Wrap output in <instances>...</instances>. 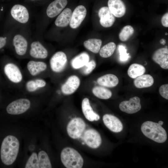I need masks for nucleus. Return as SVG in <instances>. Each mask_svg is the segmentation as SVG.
I'll list each match as a JSON object with an SVG mask.
<instances>
[{
	"label": "nucleus",
	"mask_w": 168,
	"mask_h": 168,
	"mask_svg": "<svg viewBox=\"0 0 168 168\" xmlns=\"http://www.w3.org/2000/svg\"><path fill=\"white\" fill-rule=\"evenodd\" d=\"M19 148V142L16 138L11 135L6 137L1 148V158L2 162L7 165L13 164L17 157Z\"/></svg>",
	"instance_id": "nucleus-1"
},
{
	"label": "nucleus",
	"mask_w": 168,
	"mask_h": 168,
	"mask_svg": "<svg viewBox=\"0 0 168 168\" xmlns=\"http://www.w3.org/2000/svg\"><path fill=\"white\" fill-rule=\"evenodd\" d=\"M141 130L145 136L157 142L163 143L167 139L166 131L158 123L151 121L144 122L141 125Z\"/></svg>",
	"instance_id": "nucleus-2"
},
{
	"label": "nucleus",
	"mask_w": 168,
	"mask_h": 168,
	"mask_svg": "<svg viewBox=\"0 0 168 168\" xmlns=\"http://www.w3.org/2000/svg\"><path fill=\"white\" fill-rule=\"evenodd\" d=\"M61 161L67 168H81L84 163L80 154L74 149L66 147L62 151L60 155Z\"/></svg>",
	"instance_id": "nucleus-3"
},
{
	"label": "nucleus",
	"mask_w": 168,
	"mask_h": 168,
	"mask_svg": "<svg viewBox=\"0 0 168 168\" xmlns=\"http://www.w3.org/2000/svg\"><path fill=\"white\" fill-rule=\"evenodd\" d=\"M85 128V123L82 119L75 118L68 123L67 128V133L71 138L77 139L81 136Z\"/></svg>",
	"instance_id": "nucleus-4"
},
{
	"label": "nucleus",
	"mask_w": 168,
	"mask_h": 168,
	"mask_svg": "<svg viewBox=\"0 0 168 168\" xmlns=\"http://www.w3.org/2000/svg\"><path fill=\"white\" fill-rule=\"evenodd\" d=\"M30 102L28 99L21 98L15 100L10 103L6 108L7 113L11 114H22L30 108Z\"/></svg>",
	"instance_id": "nucleus-5"
},
{
	"label": "nucleus",
	"mask_w": 168,
	"mask_h": 168,
	"mask_svg": "<svg viewBox=\"0 0 168 168\" xmlns=\"http://www.w3.org/2000/svg\"><path fill=\"white\" fill-rule=\"evenodd\" d=\"M67 62L66 54L62 51L56 53L50 60L51 68L53 71L59 72L65 68Z\"/></svg>",
	"instance_id": "nucleus-6"
},
{
	"label": "nucleus",
	"mask_w": 168,
	"mask_h": 168,
	"mask_svg": "<svg viewBox=\"0 0 168 168\" xmlns=\"http://www.w3.org/2000/svg\"><path fill=\"white\" fill-rule=\"evenodd\" d=\"M83 138L86 144L92 148H98L101 143L102 139L100 133L94 129L86 130L84 133Z\"/></svg>",
	"instance_id": "nucleus-7"
},
{
	"label": "nucleus",
	"mask_w": 168,
	"mask_h": 168,
	"mask_svg": "<svg viewBox=\"0 0 168 168\" xmlns=\"http://www.w3.org/2000/svg\"><path fill=\"white\" fill-rule=\"evenodd\" d=\"M119 108L122 111L127 114L136 113L141 108L140 99L138 96H134L129 100L122 101L119 104Z\"/></svg>",
	"instance_id": "nucleus-8"
},
{
	"label": "nucleus",
	"mask_w": 168,
	"mask_h": 168,
	"mask_svg": "<svg viewBox=\"0 0 168 168\" xmlns=\"http://www.w3.org/2000/svg\"><path fill=\"white\" fill-rule=\"evenodd\" d=\"M86 15V10L83 5L77 7L72 14L69 23L70 27L72 29L78 27L84 19Z\"/></svg>",
	"instance_id": "nucleus-9"
},
{
	"label": "nucleus",
	"mask_w": 168,
	"mask_h": 168,
	"mask_svg": "<svg viewBox=\"0 0 168 168\" xmlns=\"http://www.w3.org/2000/svg\"><path fill=\"white\" fill-rule=\"evenodd\" d=\"M4 72L9 79L15 83L20 82L22 79V73L18 67L15 64L9 63L4 68Z\"/></svg>",
	"instance_id": "nucleus-10"
},
{
	"label": "nucleus",
	"mask_w": 168,
	"mask_h": 168,
	"mask_svg": "<svg viewBox=\"0 0 168 168\" xmlns=\"http://www.w3.org/2000/svg\"><path fill=\"white\" fill-rule=\"evenodd\" d=\"M103 120L106 127L113 132L119 133L123 130V125L121 122L113 115L105 114L103 116Z\"/></svg>",
	"instance_id": "nucleus-11"
},
{
	"label": "nucleus",
	"mask_w": 168,
	"mask_h": 168,
	"mask_svg": "<svg viewBox=\"0 0 168 168\" xmlns=\"http://www.w3.org/2000/svg\"><path fill=\"white\" fill-rule=\"evenodd\" d=\"M152 58L162 68L168 69V49L166 48H160L153 53Z\"/></svg>",
	"instance_id": "nucleus-12"
},
{
	"label": "nucleus",
	"mask_w": 168,
	"mask_h": 168,
	"mask_svg": "<svg viewBox=\"0 0 168 168\" xmlns=\"http://www.w3.org/2000/svg\"><path fill=\"white\" fill-rule=\"evenodd\" d=\"M12 17L18 21L22 23H26L29 18V14L26 8L21 5H14L11 11Z\"/></svg>",
	"instance_id": "nucleus-13"
},
{
	"label": "nucleus",
	"mask_w": 168,
	"mask_h": 168,
	"mask_svg": "<svg viewBox=\"0 0 168 168\" xmlns=\"http://www.w3.org/2000/svg\"><path fill=\"white\" fill-rule=\"evenodd\" d=\"M98 14L100 18V23L104 27H110L115 22V17L108 7H101L99 10Z\"/></svg>",
	"instance_id": "nucleus-14"
},
{
	"label": "nucleus",
	"mask_w": 168,
	"mask_h": 168,
	"mask_svg": "<svg viewBox=\"0 0 168 168\" xmlns=\"http://www.w3.org/2000/svg\"><path fill=\"white\" fill-rule=\"evenodd\" d=\"M80 83V79L76 75L71 76L62 85V91L65 95L72 94L78 88Z\"/></svg>",
	"instance_id": "nucleus-15"
},
{
	"label": "nucleus",
	"mask_w": 168,
	"mask_h": 168,
	"mask_svg": "<svg viewBox=\"0 0 168 168\" xmlns=\"http://www.w3.org/2000/svg\"><path fill=\"white\" fill-rule=\"evenodd\" d=\"M68 3L67 0H55L48 6L47 15L49 17H54L59 14L65 8Z\"/></svg>",
	"instance_id": "nucleus-16"
},
{
	"label": "nucleus",
	"mask_w": 168,
	"mask_h": 168,
	"mask_svg": "<svg viewBox=\"0 0 168 168\" xmlns=\"http://www.w3.org/2000/svg\"><path fill=\"white\" fill-rule=\"evenodd\" d=\"M108 7L114 16L121 17L126 12L125 5L121 0H109Z\"/></svg>",
	"instance_id": "nucleus-17"
},
{
	"label": "nucleus",
	"mask_w": 168,
	"mask_h": 168,
	"mask_svg": "<svg viewBox=\"0 0 168 168\" xmlns=\"http://www.w3.org/2000/svg\"><path fill=\"white\" fill-rule=\"evenodd\" d=\"M82 108L85 117L89 121L92 122L97 121L100 119V116L93 110L88 98H85L83 100Z\"/></svg>",
	"instance_id": "nucleus-18"
},
{
	"label": "nucleus",
	"mask_w": 168,
	"mask_h": 168,
	"mask_svg": "<svg viewBox=\"0 0 168 168\" xmlns=\"http://www.w3.org/2000/svg\"><path fill=\"white\" fill-rule=\"evenodd\" d=\"M30 54L32 57L37 58L44 59L48 56L47 49L39 41H34L31 44Z\"/></svg>",
	"instance_id": "nucleus-19"
},
{
	"label": "nucleus",
	"mask_w": 168,
	"mask_h": 168,
	"mask_svg": "<svg viewBox=\"0 0 168 168\" xmlns=\"http://www.w3.org/2000/svg\"><path fill=\"white\" fill-rule=\"evenodd\" d=\"M13 42L16 52L18 55H23L26 54L28 43L25 38L21 35H16L13 39Z\"/></svg>",
	"instance_id": "nucleus-20"
},
{
	"label": "nucleus",
	"mask_w": 168,
	"mask_h": 168,
	"mask_svg": "<svg viewBox=\"0 0 168 168\" xmlns=\"http://www.w3.org/2000/svg\"><path fill=\"white\" fill-rule=\"evenodd\" d=\"M119 80L117 77L112 74H108L102 76L97 79V82L100 85L108 87H113L118 84Z\"/></svg>",
	"instance_id": "nucleus-21"
},
{
	"label": "nucleus",
	"mask_w": 168,
	"mask_h": 168,
	"mask_svg": "<svg viewBox=\"0 0 168 168\" xmlns=\"http://www.w3.org/2000/svg\"><path fill=\"white\" fill-rule=\"evenodd\" d=\"M72 14V11L70 9L67 8L64 9L55 20V25L60 27L67 26L70 23Z\"/></svg>",
	"instance_id": "nucleus-22"
},
{
	"label": "nucleus",
	"mask_w": 168,
	"mask_h": 168,
	"mask_svg": "<svg viewBox=\"0 0 168 168\" xmlns=\"http://www.w3.org/2000/svg\"><path fill=\"white\" fill-rule=\"evenodd\" d=\"M154 82V79L151 75L143 74L135 78L134 84L136 87L142 88L150 87L153 85Z\"/></svg>",
	"instance_id": "nucleus-23"
},
{
	"label": "nucleus",
	"mask_w": 168,
	"mask_h": 168,
	"mask_svg": "<svg viewBox=\"0 0 168 168\" xmlns=\"http://www.w3.org/2000/svg\"><path fill=\"white\" fill-rule=\"evenodd\" d=\"M47 67L46 64L41 61H30L27 64V69L31 75L35 76L45 70Z\"/></svg>",
	"instance_id": "nucleus-24"
},
{
	"label": "nucleus",
	"mask_w": 168,
	"mask_h": 168,
	"mask_svg": "<svg viewBox=\"0 0 168 168\" xmlns=\"http://www.w3.org/2000/svg\"><path fill=\"white\" fill-rule=\"evenodd\" d=\"M89 60V56L86 53H82L75 57L71 61V65L73 68L77 69L82 67Z\"/></svg>",
	"instance_id": "nucleus-25"
},
{
	"label": "nucleus",
	"mask_w": 168,
	"mask_h": 168,
	"mask_svg": "<svg viewBox=\"0 0 168 168\" xmlns=\"http://www.w3.org/2000/svg\"><path fill=\"white\" fill-rule=\"evenodd\" d=\"M145 71V68L142 65L138 63H133L129 67L127 73L130 77L135 79L143 75Z\"/></svg>",
	"instance_id": "nucleus-26"
},
{
	"label": "nucleus",
	"mask_w": 168,
	"mask_h": 168,
	"mask_svg": "<svg viewBox=\"0 0 168 168\" xmlns=\"http://www.w3.org/2000/svg\"><path fill=\"white\" fill-rule=\"evenodd\" d=\"M101 40L97 39H91L84 42L85 47L90 51L95 53H98L102 44Z\"/></svg>",
	"instance_id": "nucleus-27"
},
{
	"label": "nucleus",
	"mask_w": 168,
	"mask_h": 168,
	"mask_svg": "<svg viewBox=\"0 0 168 168\" xmlns=\"http://www.w3.org/2000/svg\"><path fill=\"white\" fill-rule=\"evenodd\" d=\"M92 91L96 96L102 99H109L112 96L111 91L102 86L95 87L93 88Z\"/></svg>",
	"instance_id": "nucleus-28"
},
{
	"label": "nucleus",
	"mask_w": 168,
	"mask_h": 168,
	"mask_svg": "<svg viewBox=\"0 0 168 168\" xmlns=\"http://www.w3.org/2000/svg\"><path fill=\"white\" fill-rule=\"evenodd\" d=\"M116 48L115 44L114 42H110L101 48L100 51V55L103 58H108L113 54Z\"/></svg>",
	"instance_id": "nucleus-29"
},
{
	"label": "nucleus",
	"mask_w": 168,
	"mask_h": 168,
	"mask_svg": "<svg viewBox=\"0 0 168 168\" xmlns=\"http://www.w3.org/2000/svg\"><path fill=\"white\" fill-rule=\"evenodd\" d=\"M39 168H51V164L49 156L44 151H41L38 155Z\"/></svg>",
	"instance_id": "nucleus-30"
},
{
	"label": "nucleus",
	"mask_w": 168,
	"mask_h": 168,
	"mask_svg": "<svg viewBox=\"0 0 168 168\" xmlns=\"http://www.w3.org/2000/svg\"><path fill=\"white\" fill-rule=\"evenodd\" d=\"M134 30L131 26L127 25L124 27L119 34V38L122 41H125L133 35Z\"/></svg>",
	"instance_id": "nucleus-31"
},
{
	"label": "nucleus",
	"mask_w": 168,
	"mask_h": 168,
	"mask_svg": "<svg viewBox=\"0 0 168 168\" xmlns=\"http://www.w3.org/2000/svg\"><path fill=\"white\" fill-rule=\"evenodd\" d=\"M26 168H39L37 155L33 152L28 160L25 166Z\"/></svg>",
	"instance_id": "nucleus-32"
},
{
	"label": "nucleus",
	"mask_w": 168,
	"mask_h": 168,
	"mask_svg": "<svg viewBox=\"0 0 168 168\" xmlns=\"http://www.w3.org/2000/svg\"><path fill=\"white\" fill-rule=\"evenodd\" d=\"M96 66V63L94 60L89 61L82 67V73L85 75H88L92 72Z\"/></svg>",
	"instance_id": "nucleus-33"
},
{
	"label": "nucleus",
	"mask_w": 168,
	"mask_h": 168,
	"mask_svg": "<svg viewBox=\"0 0 168 168\" xmlns=\"http://www.w3.org/2000/svg\"><path fill=\"white\" fill-rule=\"evenodd\" d=\"M120 54V59L121 61H126L129 58V54L127 53L126 49L123 45H120L119 47Z\"/></svg>",
	"instance_id": "nucleus-34"
},
{
	"label": "nucleus",
	"mask_w": 168,
	"mask_h": 168,
	"mask_svg": "<svg viewBox=\"0 0 168 168\" xmlns=\"http://www.w3.org/2000/svg\"><path fill=\"white\" fill-rule=\"evenodd\" d=\"M26 88L29 92H32L36 91L38 88L35 80H30L26 83Z\"/></svg>",
	"instance_id": "nucleus-35"
},
{
	"label": "nucleus",
	"mask_w": 168,
	"mask_h": 168,
	"mask_svg": "<svg viewBox=\"0 0 168 168\" xmlns=\"http://www.w3.org/2000/svg\"><path fill=\"white\" fill-rule=\"evenodd\" d=\"M159 93L163 98L168 99V84L161 85L159 88Z\"/></svg>",
	"instance_id": "nucleus-36"
},
{
	"label": "nucleus",
	"mask_w": 168,
	"mask_h": 168,
	"mask_svg": "<svg viewBox=\"0 0 168 168\" xmlns=\"http://www.w3.org/2000/svg\"><path fill=\"white\" fill-rule=\"evenodd\" d=\"M161 22L164 27H168V13L167 12L161 18Z\"/></svg>",
	"instance_id": "nucleus-37"
},
{
	"label": "nucleus",
	"mask_w": 168,
	"mask_h": 168,
	"mask_svg": "<svg viewBox=\"0 0 168 168\" xmlns=\"http://www.w3.org/2000/svg\"><path fill=\"white\" fill-rule=\"evenodd\" d=\"M35 80L38 88L43 87L46 86V82L44 80L37 79Z\"/></svg>",
	"instance_id": "nucleus-38"
},
{
	"label": "nucleus",
	"mask_w": 168,
	"mask_h": 168,
	"mask_svg": "<svg viewBox=\"0 0 168 168\" xmlns=\"http://www.w3.org/2000/svg\"><path fill=\"white\" fill-rule=\"evenodd\" d=\"M6 43V39L3 37H0V49L4 46Z\"/></svg>",
	"instance_id": "nucleus-39"
},
{
	"label": "nucleus",
	"mask_w": 168,
	"mask_h": 168,
	"mask_svg": "<svg viewBox=\"0 0 168 168\" xmlns=\"http://www.w3.org/2000/svg\"><path fill=\"white\" fill-rule=\"evenodd\" d=\"M160 43L162 44H164L166 43V40L164 39H162L160 41Z\"/></svg>",
	"instance_id": "nucleus-40"
},
{
	"label": "nucleus",
	"mask_w": 168,
	"mask_h": 168,
	"mask_svg": "<svg viewBox=\"0 0 168 168\" xmlns=\"http://www.w3.org/2000/svg\"><path fill=\"white\" fill-rule=\"evenodd\" d=\"M158 124L160 125H161L162 126V125L163 124V122L162 121H159L158 122Z\"/></svg>",
	"instance_id": "nucleus-41"
}]
</instances>
